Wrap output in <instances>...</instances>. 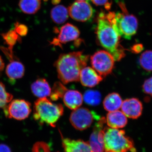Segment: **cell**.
I'll return each mask as SVG.
<instances>
[{"label":"cell","instance_id":"cell-2","mask_svg":"<svg viewBox=\"0 0 152 152\" xmlns=\"http://www.w3.org/2000/svg\"><path fill=\"white\" fill-rule=\"evenodd\" d=\"M88 56L82 52L60 55L55 63L58 77L64 84L79 81L81 71L87 65Z\"/></svg>","mask_w":152,"mask_h":152},{"label":"cell","instance_id":"cell-13","mask_svg":"<svg viewBox=\"0 0 152 152\" xmlns=\"http://www.w3.org/2000/svg\"><path fill=\"white\" fill-rule=\"evenodd\" d=\"M103 77L94 69L90 67H85L81 71L79 80L84 86L95 87L102 81Z\"/></svg>","mask_w":152,"mask_h":152},{"label":"cell","instance_id":"cell-15","mask_svg":"<svg viewBox=\"0 0 152 152\" xmlns=\"http://www.w3.org/2000/svg\"><path fill=\"white\" fill-rule=\"evenodd\" d=\"M10 61V63L6 69V73L8 77L12 81L21 78L25 74L24 66L16 58Z\"/></svg>","mask_w":152,"mask_h":152},{"label":"cell","instance_id":"cell-6","mask_svg":"<svg viewBox=\"0 0 152 152\" xmlns=\"http://www.w3.org/2000/svg\"><path fill=\"white\" fill-rule=\"evenodd\" d=\"M91 61L93 69L102 77L110 74L114 67L113 57L106 50L96 52L91 56Z\"/></svg>","mask_w":152,"mask_h":152},{"label":"cell","instance_id":"cell-27","mask_svg":"<svg viewBox=\"0 0 152 152\" xmlns=\"http://www.w3.org/2000/svg\"><path fill=\"white\" fill-rule=\"evenodd\" d=\"M32 152H50V149L46 143L38 142L34 144Z\"/></svg>","mask_w":152,"mask_h":152},{"label":"cell","instance_id":"cell-8","mask_svg":"<svg viewBox=\"0 0 152 152\" xmlns=\"http://www.w3.org/2000/svg\"><path fill=\"white\" fill-rule=\"evenodd\" d=\"M96 118H99L88 109L79 107L72 112L70 117V121L77 129L83 130L91 126Z\"/></svg>","mask_w":152,"mask_h":152},{"label":"cell","instance_id":"cell-16","mask_svg":"<svg viewBox=\"0 0 152 152\" xmlns=\"http://www.w3.org/2000/svg\"><path fill=\"white\" fill-rule=\"evenodd\" d=\"M106 122L110 128L119 129L124 127L127 124V117L122 112L116 110L107 114Z\"/></svg>","mask_w":152,"mask_h":152},{"label":"cell","instance_id":"cell-29","mask_svg":"<svg viewBox=\"0 0 152 152\" xmlns=\"http://www.w3.org/2000/svg\"><path fill=\"white\" fill-rule=\"evenodd\" d=\"M142 89L145 94L152 96V77L145 81Z\"/></svg>","mask_w":152,"mask_h":152},{"label":"cell","instance_id":"cell-32","mask_svg":"<svg viewBox=\"0 0 152 152\" xmlns=\"http://www.w3.org/2000/svg\"><path fill=\"white\" fill-rule=\"evenodd\" d=\"M0 152H12L8 146L4 144H0Z\"/></svg>","mask_w":152,"mask_h":152},{"label":"cell","instance_id":"cell-17","mask_svg":"<svg viewBox=\"0 0 152 152\" xmlns=\"http://www.w3.org/2000/svg\"><path fill=\"white\" fill-rule=\"evenodd\" d=\"M63 98L66 106L73 110L80 107L83 101V95L76 90H68Z\"/></svg>","mask_w":152,"mask_h":152},{"label":"cell","instance_id":"cell-31","mask_svg":"<svg viewBox=\"0 0 152 152\" xmlns=\"http://www.w3.org/2000/svg\"><path fill=\"white\" fill-rule=\"evenodd\" d=\"M143 49V46L142 44H137L134 45L132 47L131 51L134 53L138 54L141 53Z\"/></svg>","mask_w":152,"mask_h":152},{"label":"cell","instance_id":"cell-19","mask_svg":"<svg viewBox=\"0 0 152 152\" xmlns=\"http://www.w3.org/2000/svg\"><path fill=\"white\" fill-rule=\"evenodd\" d=\"M123 101L121 96L116 93L108 95L103 101L104 108L108 112L118 110L121 107Z\"/></svg>","mask_w":152,"mask_h":152},{"label":"cell","instance_id":"cell-30","mask_svg":"<svg viewBox=\"0 0 152 152\" xmlns=\"http://www.w3.org/2000/svg\"><path fill=\"white\" fill-rule=\"evenodd\" d=\"M96 6L104 5L106 8L109 9L110 7V4L109 3L108 0H91Z\"/></svg>","mask_w":152,"mask_h":152},{"label":"cell","instance_id":"cell-7","mask_svg":"<svg viewBox=\"0 0 152 152\" xmlns=\"http://www.w3.org/2000/svg\"><path fill=\"white\" fill-rule=\"evenodd\" d=\"M3 109L7 118L19 121L26 119L31 112V104L23 99L12 100Z\"/></svg>","mask_w":152,"mask_h":152},{"label":"cell","instance_id":"cell-20","mask_svg":"<svg viewBox=\"0 0 152 152\" xmlns=\"http://www.w3.org/2000/svg\"><path fill=\"white\" fill-rule=\"evenodd\" d=\"M41 0H20L19 6L21 10L28 15L36 13L41 8Z\"/></svg>","mask_w":152,"mask_h":152},{"label":"cell","instance_id":"cell-24","mask_svg":"<svg viewBox=\"0 0 152 152\" xmlns=\"http://www.w3.org/2000/svg\"><path fill=\"white\" fill-rule=\"evenodd\" d=\"M140 63L142 67L148 72L152 71V51L147 50L140 57Z\"/></svg>","mask_w":152,"mask_h":152},{"label":"cell","instance_id":"cell-3","mask_svg":"<svg viewBox=\"0 0 152 152\" xmlns=\"http://www.w3.org/2000/svg\"><path fill=\"white\" fill-rule=\"evenodd\" d=\"M119 5L122 12H109L107 15L120 37L130 39L137 31L138 20L135 16L128 13L124 4L120 3Z\"/></svg>","mask_w":152,"mask_h":152},{"label":"cell","instance_id":"cell-23","mask_svg":"<svg viewBox=\"0 0 152 152\" xmlns=\"http://www.w3.org/2000/svg\"><path fill=\"white\" fill-rule=\"evenodd\" d=\"M2 37L6 44L8 45V48L13 50L14 46L15 45L17 42H20L21 39L15 30H11L8 32L4 33L1 34Z\"/></svg>","mask_w":152,"mask_h":152},{"label":"cell","instance_id":"cell-11","mask_svg":"<svg viewBox=\"0 0 152 152\" xmlns=\"http://www.w3.org/2000/svg\"><path fill=\"white\" fill-rule=\"evenodd\" d=\"M58 33L57 38H54L50 44L60 47H61L62 44L77 39L80 35V32L77 28L70 23L63 26Z\"/></svg>","mask_w":152,"mask_h":152},{"label":"cell","instance_id":"cell-28","mask_svg":"<svg viewBox=\"0 0 152 152\" xmlns=\"http://www.w3.org/2000/svg\"><path fill=\"white\" fill-rule=\"evenodd\" d=\"M15 31L20 37H24L27 34L28 28L26 25L17 22L15 23Z\"/></svg>","mask_w":152,"mask_h":152},{"label":"cell","instance_id":"cell-5","mask_svg":"<svg viewBox=\"0 0 152 152\" xmlns=\"http://www.w3.org/2000/svg\"><path fill=\"white\" fill-rule=\"evenodd\" d=\"M104 152H134L135 151L132 140L127 136L123 130L104 127Z\"/></svg>","mask_w":152,"mask_h":152},{"label":"cell","instance_id":"cell-4","mask_svg":"<svg viewBox=\"0 0 152 152\" xmlns=\"http://www.w3.org/2000/svg\"><path fill=\"white\" fill-rule=\"evenodd\" d=\"M64 111L61 104L53 103L47 98H39L34 103L33 116L40 124H46L55 127Z\"/></svg>","mask_w":152,"mask_h":152},{"label":"cell","instance_id":"cell-22","mask_svg":"<svg viewBox=\"0 0 152 152\" xmlns=\"http://www.w3.org/2000/svg\"><path fill=\"white\" fill-rule=\"evenodd\" d=\"M102 96L99 92L94 90H88L85 92L83 99L86 103L91 106H96L100 103Z\"/></svg>","mask_w":152,"mask_h":152},{"label":"cell","instance_id":"cell-12","mask_svg":"<svg viewBox=\"0 0 152 152\" xmlns=\"http://www.w3.org/2000/svg\"><path fill=\"white\" fill-rule=\"evenodd\" d=\"M122 112L127 118L136 119L141 115L143 110L142 104L137 98L127 99L123 102Z\"/></svg>","mask_w":152,"mask_h":152},{"label":"cell","instance_id":"cell-33","mask_svg":"<svg viewBox=\"0 0 152 152\" xmlns=\"http://www.w3.org/2000/svg\"><path fill=\"white\" fill-rule=\"evenodd\" d=\"M4 67V63L3 59L2 58V57L0 56V76H1V73L2 72Z\"/></svg>","mask_w":152,"mask_h":152},{"label":"cell","instance_id":"cell-21","mask_svg":"<svg viewBox=\"0 0 152 152\" xmlns=\"http://www.w3.org/2000/svg\"><path fill=\"white\" fill-rule=\"evenodd\" d=\"M69 11L63 5H58L52 9L51 18L56 23L61 24L67 20L69 17Z\"/></svg>","mask_w":152,"mask_h":152},{"label":"cell","instance_id":"cell-1","mask_svg":"<svg viewBox=\"0 0 152 152\" xmlns=\"http://www.w3.org/2000/svg\"><path fill=\"white\" fill-rule=\"evenodd\" d=\"M96 30L97 39L101 46L112 55L115 61H121L125 56V49L120 44V37L107 14L102 12L97 18Z\"/></svg>","mask_w":152,"mask_h":152},{"label":"cell","instance_id":"cell-18","mask_svg":"<svg viewBox=\"0 0 152 152\" xmlns=\"http://www.w3.org/2000/svg\"><path fill=\"white\" fill-rule=\"evenodd\" d=\"M31 90L33 94L39 98H46L50 96L52 89L46 80L39 78L32 84Z\"/></svg>","mask_w":152,"mask_h":152},{"label":"cell","instance_id":"cell-10","mask_svg":"<svg viewBox=\"0 0 152 152\" xmlns=\"http://www.w3.org/2000/svg\"><path fill=\"white\" fill-rule=\"evenodd\" d=\"M105 123L106 119L101 118L94 128L88 142L93 152H104V126Z\"/></svg>","mask_w":152,"mask_h":152},{"label":"cell","instance_id":"cell-34","mask_svg":"<svg viewBox=\"0 0 152 152\" xmlns=\"http://www.w3.org/2000/svg\"><path fill=\"white\" fill-rule=\"evenodd\" d=\"M60 1V0H52V2L53 4H58Z\"/></svg>","mask_w":152,"mask_h":152},{"label":"cell","instance_id":"cell-35","mask_svg":"<svg viewBox=\"0 0 152 152\" xmlns=\"http://www.w3.org/2000/svg\"><path fill=\"white\" fill-rule=\"evenodd\" d=\"M88 0H77V1H87Z\"/></svg>","mask_w":152,"mask_h":152},{"label":"cell","instance_id":"cell-9","mask_svg":"<svg viewBox=\"0 0 152 152\" xmlns=\"http://www.w3.org/2000/svg\"><path fill=\"white\" fill-rule=\"evenodd\" d=\"M69 15L76 21L86 22L91 20L94 15V10L87 1H77L69 8Z\"/></svg>","mask_w":152,"mask_h":152},{"label":"cell","instance_id":"cell-36","mask_svg":"<svg viewBox=\"0 0 152 152\" xmlns=\"http://www.w3.org/2000/svg\"><path fill=\"white\" fill-rule=\"evenodd\" d=\"M45 1H46V0H45Z\"/></svg>","mask_w":152,"mask_h":152},{"label":"cell","instance_id":"cell-14","mask_svg":"<svg viewBox=\"0 0 152 152\" xmlns=\"http://www.w3.org/2000/svg\"><path fill=\"white\" fill-rule=\"evenodd\" d=\"M62 144L66 152H93L88 143L82 140L64 138Z\"/></svg>","mask_w":152,"mask_h":152},{"label":"cell","instance_id":"cell-25","mask_svg":"<svg viewBox=\"0 0 152 152\" xmlns=\"http://www.w3.org/2000/svg\"><path fill=\"white\" fill-rule=\"evenodd\" d=\"M67 91V89L61 83L56 82L54 85L50 95L51 99L53 101L58 100L59 98H63Z\"/></svg>","mask_w":152,"mask_h":152},{"label":"cell","instance_id":"cell-26","mask_svg":"<svg viewBox=\"0 0 152 152\" xmlns=\"http://www.w3.org/2000/svg\"><path fill=\"white\" fill-rule=\"evenodd\" d=\"M12 99V95L7 92L4 85L0 82V108H3Z\"/></svg>","mask_w":152,"mask_h":152}]
</instances>
